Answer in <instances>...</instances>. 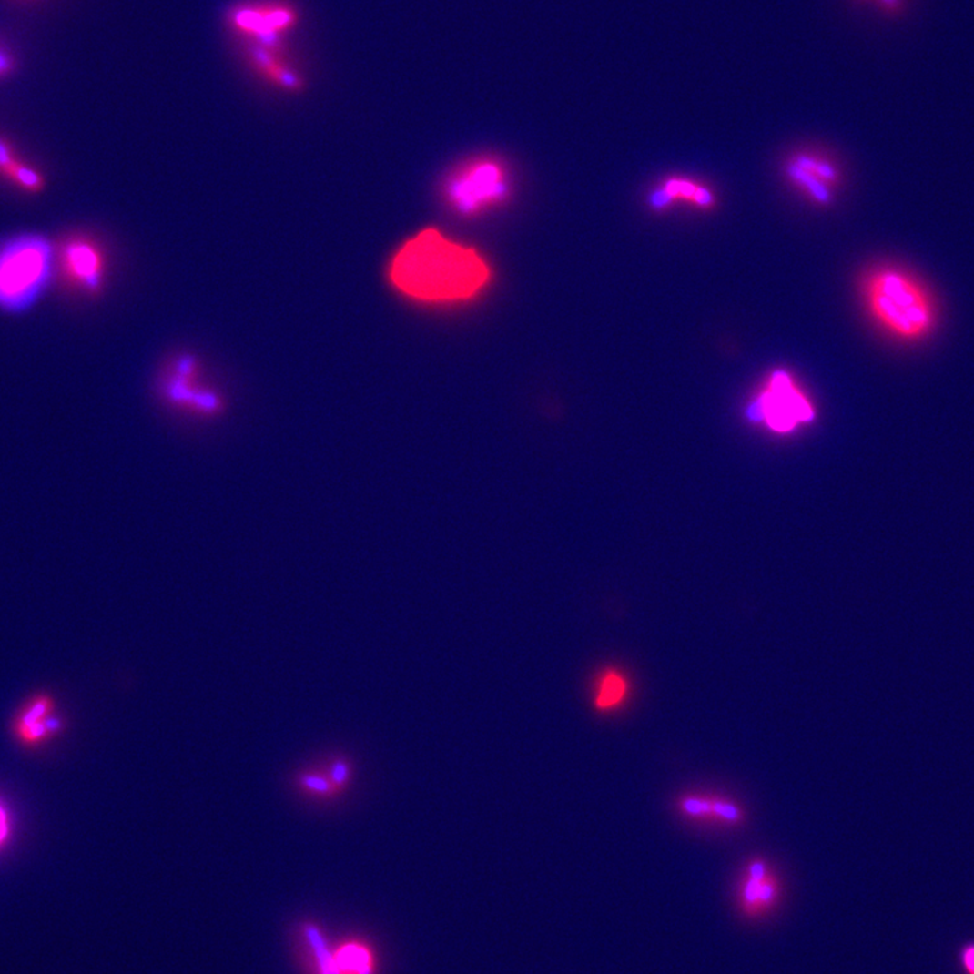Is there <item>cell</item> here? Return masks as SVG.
Segmentation results:
<instances>
[{"mask_svg": "<svg viewBox=\"0 0 974 974\" xmlns=\"http://www.w3.org/2000/svg\"><path fill=\"white\" fill-rule=\"evenodd\" d=\"M685 811L687 814L692 815H716V817H723L727 820H736L739 817V811L730 804L725 803H709L705 800H697V798H687L684 803Z\"/></svg>", "mask_w": 974, "mask_h": 974, "instance_id": "20", "label": "cell"}, {"mask_svg": "<svg viewBox=\"0 0 974 974\" xmlns=\"http://www.w3.org/2000/svg\"><path fill=\"white\" fill-rule=\"evenodd\" d=\"M782 887L778 877L762 861L746 867L737 889V909L750 922L769 918L781 903Z\"/></svg>", "mask_w": 974, "mask_h": 974, "instance_id": "9", "label": "cell"}, {"mask_svg": "<svg viewBox=\"0 0 974 974\" xmlns=\"http://www.w3.org/2000/svg\"><path fill=\"white\" fill-rule=\"evenodd\" d=\"M0 172L5 178L21 186L27 191H38L43 188L44 179L36 169L25 166L7 141L0 138Z\"/></svg>", "mask_w": 974, "mask_h": 974, "instance_id": "16", "label": "cell"}, {"mask_svg": "<svg viewBox=\"0 0 974 974\" xmlns=\"http://www.w3.org/2000/svg\"><path fill=\"white\" fill-rule=\"evenodd\" d=\"M508 195V174L501 163L490 157L462 164L444 183L445 200L463 216L482 213L500 205Z\"/></svg>", "mask_w": 974, "mask_h": 974, "instance_id": "5", "label": "cell"}, {"mask_svg": "<svg viewBox=\"0 0 974 974\" xmlns=\"http://www.w3.org/2000/svg\"><path fill=\"white\" fill-rule=\"evenodd\" d=\"M294 786L298 793L310 800L333 801L342 795L321 765L298 772L294 777Z\"/></svg>", "mask_w": 974, "mask_h": 974, "instance_id": "15", "label": "cell"}, {"mask_svg": "<svg viewBox=\"0 0 974 974\" xmlns=\"http://www.w3.org/2000/svg\"><path fill=\"white\" fill-rule=\"evenodd\" d=\"M336 965L340 974H370V956L366 949L358 945H345L338 951H333Z\"/></svg>", "mask_w": 974, "mask_h": 974, "instance_id": "18", "label": "cell"}, {"mask_svg": "<svg viewBox=\"0 0 974 974\" xmlns=\"http://www.w3.org/2000/svg\"><path fill=\"white\" fill-rule=\"evenodd\" d=\"M648 205L656 211L677 205L709 210L716 206V194L708 186L690 178L670 177L654 188L648 197Z\"/></svg>", "mask_w": 974, "mask_h": 974, "instance_id": "12", "label": "cell"}, {"mask_svg": "<svg viewBox=\"0 0 974 974\" xmlns=\"http://www.w3.org/2000/svg\"><path fill=\"white\" fill-rule=\"evenodd\" d=\"M13 57H11L8 53H5V50L0 49V77L10 74V72L13 71Z\"/></svg>", "mask_w": 974, "mask_h": 974, "instance_id": "23", "label": "cell"}, {"mask_svg": "<svg viewBox=\"0 0 974 974\" xmlns=\"http://www.w3.org/2000/svg\"><path fill=\"white\" fill-rule=\"evenodd\" d=\"M53 250L41 236L13 238L0 248V308L22 311L29 308L48 283Z\"/></svg>", "mask_w": 974, "mask_h": 974, "instance_id": "4", "label": "cell"}, {"mask_svg": "<svg viewBox=\"0 0 974 974\" xmlns=\"http://www.w3.org/2000/svg\"><path fill=\"white\" fill-rule=\"evenodd\" d=\"M61 263L69 282L80 290L97 292L102 289L107 259L96 241L86 238L66 241L61 249Z\"/></svg>", "mask_w": 974, "mask_h": 974, "instance_id": "10", "label": "cell"}, {"mask_svg": "<svg viewBox=\"0 0 974 974\" xmlns=\"http://www.w3.org/2000/svg\"><path fill=\"white\" fill-rule=\"evenodd\" d=\"M961 962L967 974H974V943L965 946L961 953Z\"/></svg>", "mask_w": 974, "mask_h": 974, "instance_id": "21", "label": "cell"}, {"mask_svg": "<svg viewBox=\"0 0 974 974\" xmlns=\"http://www.w3.org/2000/svg\"><path fill=\"white\" fill-rule=\"evenodd\" d=\"M756 414L770 430L787 433L797 425L811 422L815 411L792 375L778 370L767 378L756 398Z\"/></svg>", "mask_w": 974, "mask_h": 974, "instance_id": "7", "label": "cell"}, {"mask_svg": "<svg viewBox=\"0 0 974 974\" xmlns=\"http://www.w3.org/2000/svg\"><path fill=\"white\" fill-rule=\"evenodd\" d=\"M230 29L249 46H280L298 24L297 10L282 0H252L228 16Z\"/></svg>", "mask_w": 974, "mask_h": 974, "instance_id": "6", "label": "cell"}, {"mask_svg": "<svg viewBox=\"0 0 974 974\" xmlns=\"http://www.w3.org/2000/svg\"><path fill=\"white\" fill-rule=\"evenodd\" d=\"M627 695V682L622 675L609 670L604 673L597 686V695L594 697V706L598 711H609L622 703Z\"/></svg>", "mask_w": 974, "mask_h": 974, "instance_id": "17", "label": "cell"}, {"mask_svg": "<svg viewBox=\"0 0 974 974\" xmlns=\"http://www.w3.org/2000/svg\"><path fill=\"white\" fill-rule=\"evenodd\" d=\"M155 397L164 411L186 421L211 424L229 411V398L194 353H175L156 375Z\"/></svg>", "mask_w": 974, "mask_h": 974, "instance_id": "3", "label": "cell"}, {"mask_svg": "<svg viewBox=\"0 0 974 974\" xmlns=\"http://www.w3.org/2000/svg\"><path fill=\"white\" fill-rule=\"evenodd\" d=\"M280 46H249V63L255 74L271 87L286 93L302 90V76Z\"/></svg>", "mask_w": 974, "mask_h": 974, "instance_id": "13", "label": "cell"}, {"mask_svg": "<svg viewBox=\"0 0 974 974\" xmlns=\"http://www.w3.org/2000/svg\"><path fill=\"white\" fill-rule=\"evenodd\" d=\"M391 285L422 302H458L483 290L490 280L485 259L464 245L425 229L406 241L389 267Z\"/></svg>", "mask_w": 974, "mask_h": 974, "instance_id": "1", "label": "cell"}, {"mask_svg": "<svg viewBox=\"0 0 974 974\" xmlns=\"http://www.w3.org/2000/svg\"><path fill=\"white\" fill-rule=\"evenodd\" d=\"M300 939L305 942L308 961L313 974H340L336 965L333 951L328 946L321 929L314 923L300 926Z\"/></svg>", "mask_w": 974, "mask_h": 974, "instance_id": "14", "label": "cell"}, {"mask_svg": "<svg viewBox=\"0 0 974 974\" xmlns=\"http://www.w3.org/2000/svg\"><path fill=\"white\" fill-rule=\"evenodd\" d=\"M785 174L790 185L817 205H829L839 188L837 164L819 153H796L787 160Z\"/></svg>", "mask_w": 974, "mask_h": 974, "instance_id": "8", "label": "cell"}, {"mask_svg": "<svg viewBox=\"0 0 974 974\" xmlns=\"http://www.w3.org/2000/svg\"><path fill=\"white\" fill-rule=\"evenodd\" d=\"M320 765H321L322 769L325 770V773H327L330 781L335 784V786L338 787L341 793H344L345 790L348 789V786H350V779H352L353 769L350 759L341 756H333L325 759V761Z\"/></svg>", "mask_w": 974, "mask_h": 974, "instance_id": "19", "label": "cell"}, {"mask_svg": "<svg viewBox=\"0 0 974 974\" xmlns=\"http://www.w3.org/2000/svg\"><path fill=\"white\" fill-rule=\"evenodd\" d=\"M869 2L879 3V5H885L888 8H893L898 5V0H869Z\"/></svg>", "mask_w": 974, "mask_h": 974, "instance_id": "24", "label": "cell"}, {"mask_svg": "<svg viewBox=\"0 0 974 974\" xmlns=\"http://www.w3.org/2000/svg\"><path fill=\"white\" fill-rule=\"evenodd\" d=\"M61 728L63 723L56 716L55 698L46 693L33 695L27 700L11 725L14 736L26 747H36L48 742Z\"/></svg>", "mask_w": 974, "mask_h": 974, "instance_id": "11", "label": "cell"}, {"mask_svg": "<svg viewBox=\"0 0 974 974\" xmlns=\"http://www.w3.org/2000/svg\"><path fill=\"white\" fill-rule=\"evenodd\" d=\"M861 297L877 327L904 344L928 340L939 324V306L928 285L898 264L867 269Z\"/></svg>", "mask_w": 974, "mask_h": 974, "instance_id": "2", "label": "cell"}, {"mask_svg": "<svg viewBox=\"0 0 974 974\" xmlns=\"http://www.w3.org/2000/svg\"><path fill=\"white\" fill-rule=\"evenodd\" d=\"M10 819H8L7 811L5 807L0 804V847L5 845V840L10 837Z\"/></svg>", "mask_w": 974, "mask_h": 974, "instance_id": "22", "label": "cell"}]
</instances>
